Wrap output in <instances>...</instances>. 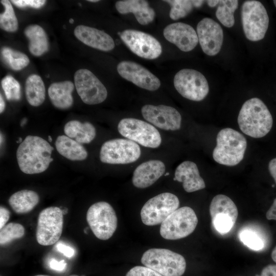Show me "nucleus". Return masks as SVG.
Wrapping results in <instances>:
<instances>
[{
  "mask_svg": "<svg viewBox=\"0 0 276 276\" xmlns=\"http://www.w3.org/2000/svg\"><path fill=\"white\" fill-rule=\"evenodd\" d=\"M54 148L41 137L28 135L20 144L16 152L20 170L28 174L45 171L53 160L51 157Z\"/></svg>",
  "mask_w": 276,
  "mask_h": 276,
  "instance_id": "nucleus-1",
  "label": "nucleus"
},
{
  "mask_svg": "<svg viewBox=\"0 0 276 276\" xmlns=\"http://www.w3.org/2000/svg\"><path fill=\"white\" fill-rule=\"evenodd\" d=\"M237 121L242 132L254 138L265 136L273 125L272 117L268 108L261 99L256 97L244 103Z\"/></svg>",
  "mask_w": 276,
  "mask_h": 276,
  "instance_id": "nucleus-2",
  "label": "nucleus"
},
{
  "mask_svg": "<svg viewBox=\"0 0 276 276\" xmlns=\"http://www.w3.org/2000/svg\"><path fill=\"white\" fill-rule=\"evenodd\" d=\"M216 143L213 152V157L216 163L234 166L243 159L247 141L239 131L231 128H223L218 133Z\"/></svg>",
  "mask_w": 276,
  "mask_h": 276,
  "instance_id": "nucleus-3",
  "label": "nucleus"
},
{
  "mask_svg": "<svg viewBox=\"0 0 276 276\" xmlns=\"http://www.w3.org/2000/svg\"><path fill=\"white\" fill-rule=\"evenodd\" d=\"M141 262L163 276H181L186 268L184 257L168 249H148L143 254Z\"/></svg>",
  "mask_w": 276,
  "mask_h": 276,
  "instance_id": "nucleus-4",
  "label": "nucleus"
},
{
  "mask_svg": "<svg viewBox=\"0 0 276 276\" xmlns=\"http://www.w3.org/2000/svg\"><path fill=\"white\" fill-rule=\"evenodd\" d=\"M241 21L245 37L250 41L262 40L269 26V17L263 5L259 1H245L241 7Z\"/></svg>",
  "mask_w": 276,
  "mask_h": 276,
  "instance_id": "nucleus-5",
  "label": "nucleus"
},
{
  "mask_svg": "<svg viewBox=\"0 0 276 276\" xmlns=\"http://www.w3.org/2000/svg\"><path fill=\"white\" fill-rule=\"evenodd\" d=\"M197 223L194 211L183 206L175 210L161 224L160 234L165 239H180L193 233Z\"/></svg>",
  "mask_w": 276,
  "mask_h": 276,
  "instance_id": "nucleus-6",
  "label": "nucleus"
},
{
  "mask_svg": "<svg viewBox=\"0 0 276 276\" xmlns=\"http://www.w3.org/2000/svg\"><path fill=\"white\" fill-rule=\"evenodd\" d=\"M86 220L95 236L102 240L110 238L117 227L116 212L111 205L105 201L91 205L87 212Z\"/></svg>",
  "mask_w": 276,
  "mask_h": 276,
  "instance_id": "nucleus-7",
  "label": "nucleus"
},
{
  "mask_svg": "<svg viewBox=\"0 0 276 276\" xmlns=\"http://www.w3.org/2000/svg\"><path fill=\"white\" fill-rule=\"evenodd\" d=\"M118 130L122 136L146 147L156 148L162 143L160 134L156 128L141 120L123 119L118 124Z\"/></svg>",
  "mask_w": 276,
  "mask_h": 276,
  "instance_id": "nucleus-8",
  "label": "nucleus"
},
{
  "mask_svg": "<svg viewBox=\"0 0 276 276\" xmlns=\"http://www.w3.org/2000/svg\"><path fill=\"white\" fill-rule=\"evenodd\" d=\"M179 206V201L175 195L161 193L149 199L143 205L141 211L142 221L148 226L162 224Z\"/></svg>",
  "mask_w": 276,
  "mask_h": 276,
  "instance_id": "nucleus-9",
  "label": "nucleus"
},
{
  "mask_svg": "<svg viewBox=\"0 0 276 276\" xmlns=\"http://www.w3.org/2000/svg\"><path fill=\"white\" fill-rule=\"evenodd\" d=\"M141 151L139 145L129 139H115L103 143L100 152V160L109 164H127L137 160Z\"/></svg>",
  "mask_w": 276,
  "mask_h": 276,
  "instance_id": "nucleus-10",
  "label": "nucleus"
},
{
  "mask_svg": "<svg viewBox=\"0 0 276 276\" xmlns=\"http://www.w3.org/2000/svg\"><path fill=\"white\" fill-rule=\"evenodd\" d=\"M174 85L183 97L194 101L203 100L209 92L204 76L193 69L183 68L178 72L174 78Z\"/></svg>",
  "mask_w": 276,
  "mask_h": 276,
  "instance_id": "nucleus-11",
  "label": "nucleus"
},
{
  "mask_svg": "<svg viewBox=\"0 0 276 276\" xmlns=\"http://www.w3.org/2000/svg\"><path fill=\"white\" fill-rule=\"evenodd\" d=\"M63 214V211L56 206L48 207L41 211L36 232V238L39 244L48 246L58 241L62 232Z\"/></svg>",
  "mask_w": 276,
  "mask_h": 276,
  "instance_id": "nucleus-12",
  "label": "nucleus"
},
{
  "mask_svg": "<svg viewBox=\"0 0 276 276\" xmlns=\"http://www.w3.org/2000/svg\"><path fill=\"white\" fill-rule=\"evenodd\" d=\"M212 223L221 234L229 232L234 227L238 218L237 208L228 196L218 194L212 199L210 205Z\"/></svg>",
  "mask_w": 276,
  "mask_h": 276,
  "instance_id": "nucleus-13",
  "label": "nucleus"
},
{
  "mask_svg": "<svg viewBox=\"0 0 276 276\" xmlns=\"http://www.w3.org/2000/svg\"><path fill=\"white\" fill-rule=\"evenodd\" d=\"M118 34L130 50L140 57L154 59L162 54L160 43L150 34L135 30H125Z\"/></svg>",
  "mask_w": 276,
  "mask_h": 276,
  "instance_id": "nucleus-14",
  "label": "nucleus"
},
{
  "mask_svg": "<svg viewBox=\"0 0 276 276\" xmlns=\"http://www.w3.org/2000/svg\"><path fill=\"white\" fill-rule=\"evenodd\" d=\"M74 82L77 93L84 103L98 104L106 99V87L90 71L83 68L77 71L74 75Z\"/></svg>",
  "mask_w": 276,
  "mask_h": 276,
  "instance_id": "nucleus-15",
  "label": "nucleus"
},
{
  "mask_svg": "<svg viewBox=\"0 0 276 276\" xmlns=\"http://www.w3.org/2000/svg\"><path fill=\"white\" fill-rule=\"evenodd\" d=\"M141 112L146 121L159 128L174 131L180 128L181 116L171 106L147 104L142 107Z\"/></svg>",
  "mask_w": 276,
  "mask_h": 276,
  "instance_id": "nucleus-16",
  "label": "nucleus"
},
{
  "mask_svg": "<svg viewBox=\"0 0 276 276\" xmlns=\"http://www.w3.org/2000/svg\"><path fill=\"white\" fill-rule=\"evenodd\" d=\"M198 41L203 52L215 56L220 51L223 41V32L220 25L211 18L205 17L196 28Z\"/></svg>",
  "mask_w": 276,
  "mask_h": 276,
  "instance_id": "nucleus-17",
  "label": "nucleus"
},
{
  "mask_svg": "<svg viewBox=\"0 0 276 276\" xmlns=\"http://www.w3.org/2000/svg\"><path fill=\"white\" fill-rule=\"evenodd\" d=\"M119 75L136 86L148 90H156L160 86L159 79L141 65L130 61H123L117 65Z\"/></svg>",
  "mask_w": 276,
  "mask_h": 276,
  "instance_id": "nucleus-18",
  "label": "nucleus"
},
{
  "mask_svg": "<svg viewBox=\"0 0 276 276\" xmlns=\"http://www.w3.org/2000/svg\"><path fill=\"white\" fill-rule=\"evenodd\" d=\"M165 38L183 52L193 50L198 43L197 33L190 25L181 22L167 26L163 31Z\"/></svg>",
  "mask_w": 276,
  "mask_h": 276,
  "instance_id": "nucleus-19",
  "label": "nucleus"
},
{
  "mask_svg": "<svg viewBox=\"0 0 276 276\" xmlns=\"http://www.w3.org/2000/svg\"><path fill=\"white\" fill-rule=\"evenodd\" d=\"M75 36L84 44L105 52L114 49L112 38L105 32L84 25L78 26L74 30Z\"/></svg>",
  "mask_w": 276,
  "mask_h": 276,
  "instance_id": "nucleus-20",
  "label": "nucleus"
},
{
  "mask_svg": "<svg viewBox=\"0 0 276 276\" xmlns=\"http://www.w3.org/2000/svg\"><path fill=\"white\" fill-rule=\"evenodd\" d=\"M165 170V165L160 160H150L144 162L134 170L132 183L140 189L150 187L164 174Z\"/></svg>",
  "mask_w": 276,
  "mask_h": 276,
  "instance_id": "nucleus-21",
  "label": "nucleus"
},
{
  "mask_svg": "<svg viewBox=\"0 0 276 276\" xmlns=\"http://www.w3.org/2000/svg\"><path fill=\"white\" fill-rule=\"evenodd\" d=\"M174 180L182 182L184 190L189 193L205 188V182L200 176L196 164L191 161H184L176 168Z\"/></svg>",
  "mask_w": 276,
  "mask_h": 276,
  "instance_id": "nucleus-22",
  "label": "nucleus"
},
{
  "mask_svg": "<svg viewBox=\"0 0 276 276\" xmlns=\"http://www.w3.org/2000/svg\"><path fill=\"white\" fill-rule=\"evenodd\" d=\"M117 11L121 14L132 13L142 25L152 22L155 17L154 9L144 0H123L117 1L115 5Z\"/></svg>",
  "mask_w": 276,
  "mask_h": 276,
  "instance_id": "nucleus-23",
  "label": "nucleus"
},
{
  "mask_svg": "<svg viewBox=\"0 0 276 276\" xmlns=\"http://www.w3.org/2000/svg\"><path fill=\"white\" fill-rule=\"evenodd\" d=\"M74 84L70 81L55 82L48 88V95L53 105L61 109H68L73 103Z\"/></svg>",
  "mask_w": 276,
  "mask_h": 276,
  "instance_id": "nucleus-24",
  "label": "nucleus"
},
{
  "mask_svg": "<svg viewBox=\"0 0 276 276\" xmlns=\"http://www.w3.org/2000/svg\"><path fill=\"white\" fill-rule=\"evenodd\" d=\"M57 151L71 160H83L87 157V152L80 143L66 135L58 136L55 142Z\"/></svg>",
  "mask_w": 276,
  "mask_h": 276,
  "instance_id": "nucleus-25",
  "label": "nucleus"
},
{
  "mask_svg": "<svg viewBox=\"0 0 276 276\" xmlns=\"http://www.w3.org/2000/svg\"><path fill=\"white\" fill-rule=\"evenodd\" d=\"M64 132L66 136L74 139L81 144L89 143L96 135V129L93 124L88 122L82 123L77 120L68 122L64 127Z\"/></svg>",
  "mask_w": 276,
  "mask_h": 276,
  "instance_id": "nucleus-26",
  "label": "nucleus"
},
{
  "mask_svg": "<svg viewBox=\"0 0 276 276\" xmlns=\"http://www.w3.org/2000/svg\"><path fill=\"white\" fill-rule=\"evenodd\" d=\"M24 33L29 40V49L32 55L40 56L48 51V37L41 27L37 25H30L25 29Z\"/></svg>",
  "mask_w": 276,
  "mask_h": 276,
  "instance_id": "nucleus-27",
  "label": "nucleus"
},
{
  "mask_svg": "<svg viewBox=\"0 0 276 276\" xmlns=\"http://www.w3.org/2000/svg\"><path fill=\"white\" fill-rule=\"evenodd\" d=\"M39 197L33 191L22 190L12 194L9 203L15 213L19 214L31 212L38 203Z\"/></svg>",
  "mask_w": 276,
  "mask_h": 276,
  "instance_id": "nucleus-28",
  "label": "nucleus"
},
{
  "mask_svg": "<svg viewBox=\"0 0 276 276\" xmlns=\"http://www.w3.org/2000/svg\"><path fill=\"white\" fill-rule=\"evenodd\" d=\"M25 93L26 99L31 106H38L43 103L45 98V88L39 76L32 74L27 78Z\"/></svg>",
  "mask_w": 276,
  "mask_h": 276,
  "instance_id": "nucleus-29",
  "label": "nucleus"
},
{
  "mask_svg": "<svg viewBox=\"0 0 276 276\" xmlns=\"http://www.w3.org/2000/svg\"><path fill=\"white\" fill-rule=\"evenodd\" d=\"M238 7V1H219L216 11V16L224 26L227 28H231L235 24L234 14Z\"/></svg>",
  "mask_w": 276,
  "mask_h": 276,
  "instance_id": "nucleus-30",
  "label": "nucleus"
},
{
  "mask_svg": "<svg viewBox=\"0 0 276 276\" xmlns=\"http://www.w3.org/2000/svg\"><path fill=\"white\" fill-rule=\"evenodd\" d=\"M240 240L250 249L259 251L265 247L264 237L257 229L251 227H244L239 232Z\"/></svg>",
  "mask_w": 276,
  "mask_h": 276,
  "instance_id": "nucleus-31",
  "label": "nucleus"
},
{
  "mask_svg": "<svg viewBox=\"0 0 276 276\" xmlns=\"http://www.w3.org/2000/svg\"><path fill=\"white\" fill-rule=\"evenodd\" d=\"M3 61L11 69L19 71L26 67L30 62L28 57L24 53L4 47L1 50Z\"/></svg>",
  "mask_w": 276,
  "mask_h": 276,
  "instance_id": "nucleus-32",
  "label": "nucleus"
},
{
  "mask_svg": "<svg viewBox=\"0 0 276 276\" xmlns=\"http://www.w3.org/2000/svg\"><path fill=\"white\" fill-rule=\"evenodd\" d=\"M5 7V11L0 14V27L8 32H14L18 28L17 17L11 2L8 0L1 1Z\"/></svg>",
  "mask_w": 276,
  "mask_h": 276,
  "instance_id": "nucleus-33",
  "label": "nucleus"
},
{
  "mask_svg": "<svg viewBox=\"0 0 276 276\" xmlns=\"http://www.w3.org/2000/svg\"><path fill=\"white\" fill-rule=\"evenodd\" d=\"M25 234V228L20 224L11 222L6 224L0 232V244L3 245L16 239L22 238Z\"/></svg>",
  "mask_w": 276,
  "mask_h": 276,
  "instance_id": "nucleus-34",
  "label": "nucleus"
},
{
  "mask_svg": "<svg viewBox=\"0 0 276 276\" xmlns=\"http://www.w3.org/2000/svg\"><path fill=\"white\" fill-rule=\"evenodd\" d=\"M171 6L170 17L174 20L186 17L194 7L192 1L167 0L164 1Z\"/></svg>",
  "mask_w": 276,
  "mask_h": 276,
  "instance_id": "nucleus-35",
  "label": "nucleus"
},
{
  "mask_svg": "<svg viewBox=\"0 0 276 276\" xmlns=\"http://www.w3.org/2000/svg\"><path fill=\"white\" fill-rule=\"evenodd\" d=\"M1 85L8 100L18 101L21 98L19 83L12 76L8 75L1 81Z\"/></svg>",
  "mask_w": 276,
  "mask_h": 276,
  "instance_id": "nucleus-36",
  "label": "nucleus"
},
{
  "mask_svg": "<svg viewBox=\"0 0 276 276\" xmlns=\"http://www.w3.org/2000/svg\"><path fill=\"white\" fill-rule=\"evenodd\" d=\"M126 276H163L155 270L146 266H137L132 268Z\"/></svg>",
  "mask_w": 276,
  "mask_h": 276,
  "instance_id": "nucleus-37",
  "label": "nucleus"
},
{
  "mask_svg": "<svg viewBox=\"0 0 276 276\" xmlns=\"http://www.w3.org/2000/svg\"><path fill=\"white\" fill-rule=\"evenodd\" d=\"M11 2L19 8L30 7L38 9L42 7L46 1L44 0H12Z\"/></svg>",
  "mask_w": 276,
  "mask_h": 276,
  "instance_id": "nucleus-38",
  "label": "nucleus"
},
{
  "mask_svg": "<svg viewBox=\"0 0 276 276\" xmlns=\"http://www.w3.org/2000/svg\"><path fill=\"white\" fill-rule=\"evenodd\" d=\"M56 248L58 251L68 258L72 257L75 254V250L73 248L62 243H58Z\"/></svg>",
  "mask_w": 276,
  "mask_h": 276,
  "instance_id": "nucleus-39",
  "label": "nucleus"
},
{
  "mask_svg": "<svg viewBox=\"0 0 276 276\" xmlns=\"http://www.w3.org/2000/svg\"><path fill=\"white\" fill-rule=\"evenodd\" d=\"M10 216L9 211L4 206L0 208V229H2L9 220Z\"/></svg>",
  "mask_w": 276,
  "mask_h": 276,
  "instance_id": "nucleus-40",
  "label": "nucleus"
},
{
  "mask_svg": "<svg viewBox=\"0 0 276 276\" xmlns=\"http://www.w3.org/2000/svg\"><path fill=\"white\" fill-rule=\"evenodd\" d=\"M66 266V263L64 260L58 261L54 259H52L50 262V266L51 269L57 271L63 270Z\"/></svg>",
  "mask_w": 276,
  "mask_h": 276,
  "instance_id": "nucleus-41",
  "label": "nucleus"
},
{
  "mask_svg": "<svg viewBox=\"0 0 276 276\" xmlns=\"http://www.w3.org/2000/svg\"><path fill=\"white\" fill-rule=\"evenodd\" d=\"M256 276H276V265L270 264L265 266L261 274H256Z\"/></svg>",
  "mask_w": 276,
  "mask_h": 276,
  "instance_id": "nucleus-42",
  "label": "nucleus"
},
{
  "mask_svg": "<svg viewBox=\"0 0 276 276\" xmlns=\"http://www.w3.org/2000/svg\"><path fill=\"white\" fill-rule=\"evenodd\" d=\"M266 217L268 220H276V198L274 199L272 204L267 211Z\"/></svg>",
  "mask_w": 276,
  "mask_h": 276,
  "instance_id": "nucleus-43",
  "label": "nucleus"
},
{
  "mask_svg": "<svg viewBox=\"0 0 276 276\" xmlns=\"http://www.w3.org/2000/svg\"><path fill=\"white\" fill-rule=\"evenodd\" d=\"M268 170L276 184V157L272 159L269 162Z\"/></svg>",
  "mask_w": 276,
  "mask_h": 276,
  "instance_id": "nucleus-44",
  "label": "nucleus"
},
{
  "mask_svg": "<svg viewBox=\"0 0 276 276\" xmlns=\"http://www.w3.org/2000/svg\"><path fill=\"white\" fill-rule=\"evenodd\" d=\"M5 102L2 96L0 95V113H2L5 109Z\"/></svg>",
  "mask_w": 276,
  "mask_h": 276,
  "instance_id": "nucleus-45",
  "label": "nucleus"
},
{
  "mask_svg": "<svg viewBox=\"0 0 276 276\" xmlns=\"http://www.w3.org/2000/svg\"><path fill=\"white\" fill-rule=\"evenodd\" d=\"M207 4L210 7H215L218 5L219 1L209 0L206 1Z\"/></svg>",
  "mask_w": 276,
  "mask_h": 276,
  "instance_id": "nucleus-46",
  "label": "nucleus"
},
{
  "mask_svg": "<svg viewBox=\"0 0 276 276\" xmlns=\"http://www.w3.org/2000/svg\"><path fill=\"white\" fill-rule=\"evenodd\" d=\"M204 2V1H199V0L192 1L193 6L194 7H196V8H199L201 7Z\"/></svg>",
  "mask_w": 276,
  "mask_h": 276,
  "instance_id": "nucleus-47",
  "label": "nucleus"
},
{
  "mask_svg": "<svg viewBox=\"0 0 276 276\" xmlns=\"http://www.w3.org/2000/svg\"><path fill=\"white\" fill-rule=\"evenodd\" d=\"M271 258L272 260L276 263V246L272 251Z\"/></svg>",
  "mask_w": 276,
  "mask_h": 276,
  "instance_id": "nucleus-48",
  "label": "nucleus"
},
{
  "mask_svg": "<svg viewBox=\"0 0 276 276\" xmlns=\"http://www.w3.org/2000/svg\"><path fill=\"white\" fill-rule=\"evenodd\" d=\"M27 121V119H26V118H24V119L22 120V121H21V124H20L21 126H23L26 123Z\"/></svg>",
  "mask_w": 276,
  "mask_h": 276,
  "instance_id": "nucleus-49",
  "label": "nucleus"
},
{
  "mask_svg": "<svg viewBox=\"0 0 276 276\" xmlns=\"http://www.w3.org/2000/svg\"><path fill=\"white\" fill-rule=\"evenodd\" d=\"M22 142V139H21V137H19V139L16 141V143H21Z\"/></svg>",
  "mask_w": 276,
  "mask_h": 276,
  "instance_id": "nucleus-50",
  "label": "nucleus"
},
{
  "mask_svg": "<svg viewBox=\"0 0 276 276\" xmlns=\"http://www.w3.org/2000/svg\"><path fill=\"white\" fill-rule=\"evenodd\" d=\"M87 1L89 2H93V3H96V2H99L98 0H88Z\"/></svg>",
  "mask_w": 276,
  "mask_h": 276,
  "instance_id": "nucleus-51",
  "label": "nucleus"
},
{
  "mask_svg": "<svg viewBox=\"0 0 276 276\" xmlns=\"http://www.w3.org/2000/svg\"><path fill=\"white\" fill-rule=\"evenodd\" d=\"M74 19L73 18H70L69 20V22L70 24H73L74 23Z\"/></svg>",
  "mask_w": 276,
  "mask_h": 276,
  "instance_id": "nucleus-52",
  "label": "nucleus"
},
{
  "mask_svg": "<svg viewBox=\"0 0 276 276\" xmlns=\"http://www.w3.org/2000/svg\"><path fill=\"white\" fill-rule=\"evenodd\" d=\"M48 140H49V142H52V137L50 135L48 136Z\"/></svg>",
  "mask_w": 276,
  "mask_h": 276,
  "instance_id": "nucleus-53",
  "label": "nucleus"
},
{
  "mask_svg": "<svg viewBox=\"0 0 276 276\" xmlns=\"http://www.w3.org/2000/svg\"><path fill=\"white\" fill-rule=\"evenodd\" d=\"M35 276H49V275H43V274H38V275H35Z\"/></svg>",
  "mask_w": 276,
  "mask_h": 276,
  "instance_id": "nucleus-54",
  "label": "nucleus"
},
{
  "mask_svg": "<svg viewBox=\"0 0 276 276\" xmlns=\"http://www.w3.org/2000/svg\"><path fill=\"white\" fill-rule=\"evenodd\" d=\"M273 4H274V6H275V7L276 8V0L273 1Z\"/></svg>",
  "mask_w": 276,
  "mask_h": 276,
  "instance_id": "nucleus-55",
  "label": "nucleus"
},
{
  "mask_svg": "<svg viewBox=\"0 0 276 276\" xmlns=\"http://www.w3.org/2000/svg\"><path fill=\"white\" fill-rule=\"evenodd\" d=\"M69 276H79V275H76V274H72V275H70Z\"/></svg>",
  "mask_w": 276,
  "mask_h": 276,
  "instance_id": "nucleus-56",
  "label": "nucleus"
},
{
  "mask_svg": "<svg viewBox=\"0 0 276 276\" xmlns=\"http://www.w3.org/2000/svg\"><path fill=\"white\" fill-rule=\"evenodd\" d=\"M169 175V173H167L166 174H165V176H167Z\"/></svg>",
  "mask_w": 276,
  "mask_h": 276,
  "instance_id": "nucleus-57",
  "label": "nucleus"
}]
</instances>
